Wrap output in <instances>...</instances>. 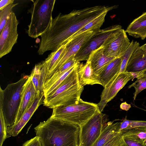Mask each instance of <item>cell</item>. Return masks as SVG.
<instances>
[{"label": "cell", "instance_id": "cell-1", "mask_svg": "<svg viewBox=\"0 0 146 146\" xmlns=\"http://www.w3.org/2000/svg\"><path fill=\"white\" fill-rule=\"evenodd\" d=\"M117 7L98 5L74 10L66 14L59 13L53 19L47 31L40 36L38 54L42 55L47 51H56L89 22Z\"/></svg>", "mask_w": 146, "mask_h": 146}, {"label": "cell", "instance_id": "cell-2", "mask_svg": "<svg viewBox=\"0 0 146 146\" xmlns=\"http://www.w3.org/2000/svg\"><path fill=\"white\" fill-rule=\"evenodd\" d=\"M42 146H78L80 127L50 117L34 128Z\"/></svg>", "mask_w": 146, "mask_h": 146}, {"label": "cell", "instance_id": "cell-3", "mask_svg": "<svg viewBox=\"0 0 146 146\" xmlns=\"http://www.w3.org/2000/svg\"><path fill=\"white\" fill-rule=\"evenodd\" d=\"M80 62L60 85L50 94L44 98V106L50 108L78 103L84 90L80 84L78 68Z\"/></svg>", "mask_w": 146, "mask_h": 146}, {"label": "cell", "instance_id": "cell-4", "mask_svg": "<svg viewBox=\"0 0 146 146\" xmlns=\"http://www.w3.org/2000/svg\"><path fill=\"white\" fill-rule=\"evenodd\" d=\"M99 110L97 104L85 102L68 106H60L53 109L50 117L80 127L90 119Z\"/></svg>", "mask_w": 146, "mask_h": 146}, {"label": "cell", "instance_id": "cell-5", "mask_svg": "<svg viewBox=\"0 0 146 146\" xmlns=\"http://www.w3.org/2000/svg\"><path fill=\"white\" fill-rule=\"evenodd\" d=\"M31 1L33 4L28 11L31 14V18L27 33L30 37L36 38L44 34L51 25L56 0Z\"/></svg>", "mask_w": 146, "mask_h": 146}, {"label": "cell", "instance_id": "cell-6", "mask_svg": "<svg viewBox=\"0 0 146 146\" xmlns=\"http://www.w3.org/2000/svg\"><path fill=\"white\" fill-rule=\"evenodd\" d=\"M29 76L25 75L17 82L9 84L4 90L0 87V107L7 127L15 123L23 87Z\"/></svg>", "mask_w": 146, "mask_h": 146}, {"label": "cell", "instance_id": "cell-7", "mask_svg": "<svg viewBox=\"0 0 146 146\" xmlns=\"http://www.w3.org/2000/svg\"><path fill=\"white\" fill-rule=\"evenodd\" d=\"M122 29L120 25H115L100 29L80 49L75 58L77 62L87 61L93 51L105 46L114 39Z\"/></svg>", "mask_w": 146, "mask_h": 146}, {"label": "cell", "instance_id": "cell-8", "mask_svg": "<svg viewBox=\"0 0 146 146\" xmlns=\"http://www.w3.org/2000/svg\"><path fill=\"white\" fill-rule=\"evenodd\" d=\"M108 119L98 110L87 122L80 127L79 146H92L105 128Z\"/></svg>", "mask_w": 146, "mask_h": 146}, {"label": "cell", "instance_id": "cell-9", "mask_svg": "<svg viewBox=\"0 0 146 146\" xmlns=\"http://www.w3.org/2000/svg\"><path fill=\"white\" fill-rule=\"evenodd\" d=\"M19 21L12 11L0 36V58L10 52L17 42L18 34L17 28Z\"/></svg>", "mask_w": 146, "mask_h": 146}, {"label": "cell", "instance_id": "cell-10", "mask_svg": "<svg viewBox=\"0 0 146 146\" xmlns=\"http://www.w3.org/2000/svg\"><path fill=\"white\" fill-rule=\"evenodd\" d=\"M133 76L129 72H125L119 73L115 79H112L105 87L101 96V100L98 104V109L102 112L107 103L111 100L130 80Z\"/></svg>", "mask_w": 146, "mask_h": 146}, {"label": "cell", "instance_id": "cell-11", "mask_svg": "<svg viewBox=\"0 0 146 146\" xmlns=\"http://www.w3.org/2000/svg\"><path fill=\"white\" fill-rule=\"evenodd\" d=\"M96 32L92 31H86L65 44L66 46L64 53L50 74L61 67L72 58H75L80 49Z\"/></svg>", "mask_w": 146, "mask_h": 146}, {"label": "cell", "instance_id": "cell-12", "mask_svg": "<svg viewBox=\"0 0 146 146\" xmlns=\"http://www.w3.org/2000/svg\"><path fill=\"white\" fill-rule=\"evenodd\" d=\"M131 42L125 31L122 29L114 39L104 46V52L109 57L115 58L121 57L125 53Z\"/></svg>", "mask_w": 146, "mask_h": 146}, {"label": "cell", "instance_id": "cell-13", "mask_svg": "<svg viewBox=\"0 0 146 146\" xmlns=\"http://www.w3.org/2000/svg\"><path fill=\"white\" fill-rule=\"evenodd\" d=\"M43 93L36 91L29 75L23 87L15 124L18 122L25 111L31 105L36 98Z\"/></svg>", "mask_w": 146, "mask_h": 146}, {"label": "cell", "instance_id": "cell-14", "mask_svg": "<svg viewBox=\"0 0 146 146\" xmlns=\"http://www.w3.org/2000/svg\"><path fill=\"white\" fill-rule=\"evenodd\" d=\"M126 72L131 73L133 80L146 72V52L140 47L132 54L127 63Z\"/></svg>", "mask_w": 146, "mask_h": 146}, {"label": "cell", "instance_id": "cell-15", "mask_svg": "<svg viewBox=\"0 0 146 146\" xmlns=\"http://www.w3.org/2000/svg\"><path fill=\"white\" fill-rule=\"evenodd\" d=\"M44 99L43 93L36 98L31 105L25 111L17 123L12 126L7 127V137L16 136L21 132L38 107L43 104Z\"/></svg>", "mask_w": 146, "mask_h": 146}, {"label": "cell", "instance_id": "cell-16", "mask_svg": "<svg viewBox=\"0 0 146 146\" xmlns=\"http://www.w3.org/2000/svg\"><path fill=\"white\" fill-rule=\"evenodd\" d=\"M115 58L106 55L102 46L92 51L86 62L90 64L94 73L99 76L104 69Z\"/></svg>", "mask_w": 146, "mask_h": 146}, {"label": "cell", "instance_id": "cell-17", "mask_svg": "<svg viewBox=\"0 0 146 146\" xmlns=\"http://www.w3.org/2000/svg\"><path fill=\"white\" fill-rule=\"evenodd\" d=\"M78 73L79 82L82 86L95 84L101 85L99 76L94 73L90 64L88 62L84 64L80 62Z\"/></svg>", "mask_w": 146, "mask_h": 146}, {"label": "cell", "instance_id": "cell-18", "mask_svg": "<svg viewBox=\"0 0 146 146\" xmlns=\"http://www.w3.org/2000/svg\"><path fill=\"white\" fill-rule=\"evenodd\" d=\"M122 60V56L114 59L100 72L99 76L104 88L119 74Z\"/></svg>", "mask_w": 146, "mask_h": 146}, {"label": "cell", "instance_id": "cell-19", "mask_svg": "<svg viewBox=\"0 0 146 146\" xmlns=\"http://www.w3.org/2000/svg\"><path fill=\"white\" fill-rule=\"evenodd\" d=\"M125 31L134 37L144 39L146 37V12L134 19L128 25Z\"/></svg>", "mask_w": 146, "mask_h": 146}, {"label": "cell", "instance_id": "cell-20", "mask_svg": "<svg viewBox=\"0 0 146 146\" xmlns=\"http://www.w3.org/2000/svg\"><path fill=\"white\" fill-rule=\"evenodd\" d=\"M46 72V66L44 60L36 64L30 75L37 92H43V87Z\"/></svg>", "mask_w": 146, "mask_h": 146}, {"label": "cell", "instance_id": "cell-21", "mask_svg": "<svg viewBox=\"0 0 146 146\" xmlns=\"http://www.w3.org/2000/svg\"><path fill=\"white\" fill-rule=\"evenodd\" d=\"M120 122L108 121L104 129L92 146H103L110 139L120 133Z\"/></svg>", "mask_w": 146, "mask_h": 146}, {"label": "cell", "instance_id": "cell-22", "mask_svg": "<svg viewBox=\"0 0 146 146\" xmlns=\"http://www.w3.org/2000/svg\"><path fill=\"white\" fill-rule=\"evenodd\" d=\"M66 44H62L56 51L52 52L45 59L44 61L46 66V72L44 82L48 76L53 71L63 56L66 49Z\"/></svg>", "mask_w": 146, "mask_h": 146}, {"label": "cell", "instance_id": "cell-23", "mask_svg": "<svg viewBox=\"0 0 146 146\" xmlns=\"http://www.w3.org/2000/svg\"><path fill=\"white\" fill-rule=\"evenodd\" d=\"M108 12H106L96 18L90 22L80 30L74 34L64 43L65 44L70 42L79 35L89 31L97 32L100 29L101 27L104 22L105 17Z\"/></svg>", "mask_w": 146, "mask_h": 146}, {"label": "cell", "instance_id": "cell-24", "mask_svg": "<svg viewBox=\"0 0 146 146\" xmlns=\"http://www.w3.org/2000/svg\"><path fill=\"white\" fill-rule=\"evenodd\" d=\"M121 133L123 136L137 141L146 145V127L134 128Z\"/></svg>", "mask_w": 146, "mask_h": 146}, {"label": "cell", "instance_id": "cell-25", "mask_svg": "<svg viewBox=\"0 0 146 146\" xmlns=\"http://www.w3.org/2000/svg\"><path fill=\"white\" fill-rule=\"evenodd\" d=\"M140 47L139 43L137 41L134 42L133 40L131 42L129 46L122 56L119 73L126 72L127 65L129 58L133 52Z\"/></svg>", "mask_w": 146, "mask_h": 146}, {"label": "cell", "instance_id": "cell-26", "mask_svg": "<svg viewBox=\"0 0 146 146\" xmlns=\"http://www.w3.org/2000/svg\"><path fill=\"white\" fill-rule=\"evenodd\" d=\"M139 127H146V121L130 120L127 119L126 117L120 122L119 132L121 133L126 130Z\"/></svg>", "mask_w": 146, "mask_h": 146}, {"label": "cell", "instance_id": "cell-27", "mask_svg": "<svg viewBox=\"0 0 146 146\" xmlns=\"http://www.w3.org/2000/svg\"><path fill=\"white\" fill-rule=\"evenodd\" d=\"M133 87L135 90L134 94V100L141 92L146 88V72L142 76L137 78V80L132 84L129 85L128 88Z\"/></svg>", "mask_w": 146, "mask_h": 146}, {"label": "cell", "instance_id": "cell-28", "mask_svg": "<svg viewBox=\"0 0 146 146\" xmlns=\"http://www.w3.org/2000/svg\"><path fill=\"white\" fill-rule=\"evenodd\" d=\"M18 4V3L11 4L0 11V33L5 26L8 18L12 11L13 8Z\"/></svg>", "mask_w": 146, "mask_h": 146}, {"label": "cell", "instance_id": "cell-29", "mask_svg": "<svg viewBox=\"0 0 146 146\" xmlns=\"http://www.w3.org/2000/svg\"><path fill=\"white\" fill-rule=\"evenodd\" d=\"M0 146H2L3 143L7 137V127L2 108L0 107Z\"/></svg>", "mask_w": 146, "mask_h": 146}, {"label": "cell", "instance_id": "cell-30", "mask_svg": "<svg viewBox=\"0 0 146 146\" xmlns=\"http://www.w3.org/2000/svg\"><path fill=\"white\" fill-rule=\"evenodd\" d=\"M103 146H125L122 134L119 133L108 140Z\"/></svg>", "mask_w": 146, "mask_h": 146}, {"label": "cell", "instance_id": "cell-31", "mask_svg": "<svg viewBox=\"0 0 146 146\" xmlns=\"http://www.w3.org/2000/svg\"><path fill=\"white\" fill-rule=\"evenodd\" d=\"M123 139L125 146H146L140 142L126 137L123 136Z\"/></svg>", "mask_w": 146, "mask_h": 146}, {"label": "cell", "instance_id": "cell-32", "mask_svg": "<svg viewBox=\"0 0 146 146\" xmlns=\"http://www.w3.org/2000/svg\"><path fill=\"white\" fill-rule=\"evenodd\" d=\"M23 146H42L38 138L36 136L27 141Z\"/></svg>", "mask_w": 146, "mask_h": 146}, {"label": "cell", "instance_id": "cell-33", "mask_svg": "<svg viewBox=\"0 0 146 146\" xmlns=\"http://www.w3.org/2000/svg\"><path fill=\"white\" fill-rule=\"evenodd\" d=\"M14 0H1L0 1V11L9 5L13 3Z\"/></svg>", "mask_w": 146, "mask_h": 146}, {"label": "cell", "instance_id": "cell-34", "mask_svg": "<svg viewBox=\"0 0 146 146\" xmlns=\"http://www.w3.org/2000/svg\"><path fill=\"white\" fill-rule=\"evenodd\" d=\"M120 107L121 109L127 111L131 108V106L130 104L125 102L121 104Z\"/></svg>", "mask_w": 146, "mask_h": 146}, {"label": "cell", "instance_id": "cell-35", "mask_svg": "<svg viewBox=\"0 0 146 146\" xmlns=\"http://www.w3.org/2000/svg\"><path fill=\"white\" fill-rule=\"evenodd\" d=\"M140 48L146 52V43L141 46H140Z\"/></svg>", "mask_w": 146, "mask_h": 146}, {"label": "cell", "instance_id": "cell-36", "mask_svg": "<svg viewBox=\"0 0 146 146\" xmlns=\"http://www.w3.org/2000/svg\"></svg>", "mask_w": 146, "mask_h": 146}]
</instances>
